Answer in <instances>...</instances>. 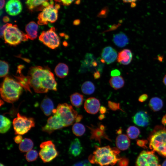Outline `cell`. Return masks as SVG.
I'll list each match as a JSON object with an SVG mask.
<instances>
[{"label":"cell","mask_w":166,"mask_h":166,"mask_svg":"<svg viewBox=\"0 0 166 166\" xmlns=\"http://www.w3.org/2000/svg\"><path fill=\"white\" fill-rule=\"evenodd\" d=\"M28 76L30 86L36 93H45L49 90H57L54 74L48 68L40 66L31 67Z\"/></svg>","instance_id":"6da1fadb"},{"label":"cell","mask_w":166,"mask_h":166,"mask_svg":"<svg viewBox=\"0 0 166 166\" xmlns=\"http://www.w3.org/2000/svg\"><path fill=\"white\" fill-rule=\"evenodd\" d=\"M96 149L89 157L91 164H96L101 166L113 165L120 160L118 155L120 151L118 148H111L109 146L99 147L95 146Z\"/></svg>","instance_id":"7a4b0ae2"},{"label":"cell","mask_w":166,"mask_h":166,"mask_svg":"<svg viewBox=\"0 0 166 166\" xmlns=\"http://www.w3.org/2000/svg\"><path fill=\"white\" fill-rule=\"evenodd\" d=\"M23 88L16 81L6 76L1 85V96L5 101L13 103L17 101L22 94Z\"/></svg>","instance_id":"3957f363"},{"label":"cell","mask_w":166,"mask_h":166,"mask_svg":"<svg viewBox=\"0 0 166 166\" xmlns=\"http://www.w3.org/2000/svg\"><path fill=\"white\" fill-rule=\"evenodd\" d=\"M149 147L159 154L166 157V128L162 125L155 126L149 136Z\"/></svg>","instance_id":"277c9868"},{"label":"cell","mask_w":166,"mask_h":166,"mask_svg":"<svg viewBox=\"0 0 166 166\" xmlns=\"http://www.w3.org/2000/svg\"><path fill=\"white\" fill-rule=\"evenodd\" d=\"M3 38L5 43L13 46L18 45L29 39L27 34L20 30L17 25L9 23L4 30Z\"/></svg>","instance_id":"5b68a950"},{"label":"cell","mask_w":166,"mask_h":166,"mask_svg":"<svg viewBox=\"0 0 166 166\" xmlns=\"http://www.w3.org/2000/svg\"><path fill=\"white\" fill-rule=\"evenodd\" d=\"M53 114H57L63 122L65 127L71 125L75 120L77 113L70 105L66 103L59 104Z\"/></svg>","instance_id":"8992f818"},{"label":"cell","mask_w":166,"mask_h":166,"mask_svg":"<svg viewBox=\"0 0 166 166\" xmlns=\"http://www.w3.org/2000/svg\"><path fill=\"white\" fill-rule=\"evenodd\" d=\"M13 124L15 134L20 135L27 133L35 125L33 118L22 115L19 113L13 120Z\"/></svg>","instance_id":"52a82bcc"},{"label":"cell","mask_w":166,"mask_h":166,"mask_svg":"<svg viewBox=\"0 0 166 166\" xmlns=\"http://www.w3.org/2000/svg\"><path fill=\"white\" fill-rule=\"evenodd\" d=\"M41 148L39 155L44 163L52 161L58 155L54 144L50 140L42 142L40 145Z\"/></svg>","instance_id":"ba28073f"},{"label":"cell","mask_w":166,"mask_h":166,"mask_svg":"<svg viewBox=\"0 0 166 166\" xmlns=\"http://www.w3.org/2000/svg\"><path fill=\"white\" fill-rule=\"evenodd\" d=\"M39 39L44 45L52 49L57 48L60 44L59 38L55 32L54 27H52L46 31H43L39 36Z\"/></svg>","instance_id":"9c48e42d"},{"label":"cell","mask_w":166,"mask_h":166,"mask_svg":"<svg viewBox=\"0 0 166 166\" xmlns=\"http://www.w3.org/2000/svg\"><path fill=\"white\" fill-rule=\"evenodd\" d=\"M58 10L53 4L44 8L38 16V24L43 25H47L49 22H55L57 19Z\"/></svg>","instance_id":"30bf717a"},{"label":"cell","mask_w":166,"mask_h":166,"mask_svg":"<svg viewBox=\"0 0 166 166\" xmlns=\"http://www.w3.org/2000/svg\"><path fill=\"white\" fill-rule=\"evenodd\" d=\"M135 166H160L158 157L154 151L144 150L140 152L136 160Z\"/></svg>","instance_id":"8fae6325"},{"label":"cell","mask_w":166,"mask_h":166,"mask_svg":"<svg viewBox=\"0 0 166 166\" xmlns=\"http://www.w3.org/2000/svg\"><path fill=\"white\" fill-rule=\"evenodd\" d=\"M64 127V125L59 117L53 113L48 118L46 124L42 127V130L43 131L50 134L54 131Z\"/></svg>","instance_id":"7c38bea8"},{"label":"cell","mask_w":166,"mask_h":166,"mask_svg":"<svg viewBox=\"0 0 166 166\" xmlns=\"http://www.w3.org/2000/svg\"><path fill=\"white\" fill-rule=\"evenodd\" d=\"M100 105V102L98 99L94 97H90L85 101L84 108L88 113L94 114L99 110Z\"/></svg>","instance_id":"4fadbf2b"},{"label":"cell","mask_w":166,"mask_h":166,"mask_svg":"<svg viewBox=\"0 0 166 166\" xmlns=\"http://www.w3.org/2000/svg\"><path fill=\"white\" fill-rule=\"evenodd\" d=\"M6 12L10 15L16 16L22 10V5L20 0H9L5 7Z\"/></svg>","instance_id":"5bb4252c"},{"label":"cell","mask_w":166,"mask_h":166,"mask_svg":"<svg viewBox=\"0 0 166 166\" xmlns=\"http://www.w3.org/2000/svg\"><path fill=\"white\" fill-rule=\"evenodd\" d=\"M117 53L112 47L109 46L104 48L101 52V57L107 64L114 62L117 57Z\"/></svg>","instance_id":"9a60e30c"},{"label":"cell","mask_w":166,"mask_h":166,"mask_svg":"<svg viewBox=\"0 0 166 166\" xmlns=\"http://www.w3.org/2000/svg\"><path fill=\"white\" fill-rule=\"evenodd\" d=\"M133 121L138 126L146 127L149 124L150 118L146 112L140 111L137 113L133 117Z\"/></svg>","instance_id":"2e32d148"},{"label":"cell","mask_w":166,"mask_h":166,"mask_svg":"<svg viewBox=\"0 0 166 166\" xmlns=\"http://www.w3.org/2000/svg\"><path fill=\"white\" fill-rule=\"evenodd\" d=\"M132 59V54L131 51L128 49H124L118 53L117 61L120 64L127 65L130 63Z\"/></svg>","instance_id":"e0dca14e"},{"label":"cell","mask_w":166,"mask_h":166,"mask_svg":"<svg viewBox=\"0 0 166 166\" xmlns=\"http://www.w3.org/2000/svg\"><path fill=\"white\" fill-rule=\"evenodd\" d=\"M82 149L83 148L79 139L76 138L71 141L69 147L68 152L71 155L77 157L81 154Z\"/></svg>","instance_id":"ac0fdd59"},{"label":"cell","mask_w":166,"mask_h":166,"mask_svg":"<svg viewBox=\"0 0 166 166\" xmlns=\"http://www.w3.org/2000/svg\"><path fill=\"white\" fill-rule=\"evenodd\" d=\"M130 141L127 135L121 134L117 136L116 139V144L117 148L121 150L128 149L130 146Z\"/></svg>","instance_id":"d6986e66"},{"label":"cell","mask_w":166,"mask_h":166,"mask_svg":"<svg viewBox=\"0 0 166 166\" xmlns=\"http://www.w3.org/2000/svg\"><path fill=\"white\" fill-rule=\"evenodd\" d=\"M40 107L44 114L46 116L50 115L54 109L53 101L46 96H45L42 100Z\"/></svg>","instance_id":"ffe728a7"},{"label":"cell","mask_w":166,"mask_h":166,"mask_svg":"<svg viewBox=\"0 0 166 166\" xmlns=\"http://www.w3.org/2000/svg\"><path fill=\"white\" fill-rule=\"evenodd\" d=\"M38 25L32 21L29 22L26 26L25 30L29 39L34 40L37 37Z\"/></svg>","instance_id":"44dd1931"},{"label":"cell","mask_w":166,"mask_h":166,"mask_svg":"<svg viewBox=\"0 0 166 166\" xmlns=\"http://www.w3.org/2000/svg\"><path fill=\"white\" fill-rule=\"evenodd\" d=\"M113 41L115 44L119 47H123L128 43L127 36L122 32H120L114 35Z\"/></svg>","instance_id":"7402d4cb"},{"label":"cell","mask_w":166,"mask_h":166,"mask_svg":"<svg viewBox=\"0 0 166 166\" xmlns=\"http://www.w3.org/2000/svg\"><path fill=\"white\" fill-rule=\"evenodd\" d=\"M69 70L67 65L62 63H58L54 69L56 75L60 78H64L66 77L68 73Z\"/></svg>","instance_id":"603a6c76"},{"label":"cell","mask_w":166,"mask_h":166,"mask_svg":"<svg viewBox=\"0 0 166 166\" xmlns=\"http://www.w3.org/2000/svg\"><path fill=\"white\" fill-rule=\"evenodd\" d=\"M17 73H19L20 76H14L16 79V81L26 91H29L31 93L28 76H24L21 73V71H18Z\"/></svg>","instance_id":"cb8c5ba5"},{"label":"cell","mask_w":166,"mask_h":166,"mask_svg":"<svg viewBox=\"0 0 166 166\" xmlns=\"http://www.w3.org/2000/svg\"><path fill=\"white\" fill-rule=\"evenodd\" d=\"M109 82L111 87L115 90L122 88L124 84V80L121 76L112 77Z\"/></svg>","instance_id":"d4e9b609"},{"label":"cell","mask_w":166,"mask_h":166,"mask_svg":"<svg viewBox=\"0 0 166 166\" xmlns=\"http://www.w3.org/2000/svg\"><path fill=\"white\" fill-rule=\"evenodd\" d=\"M162 100L158 97H153L151 98L149 102V106L150 109L154 112L160 110L163 106Z\"/></svg>","instance_id":"484cf974"},{"label":"cell","mask_w":166,"mask_h":166,"mask_svg":"<svg viewBox=\"0 0 166 166\" xmlns=\"http://www.w3.org/2000/svg\"><path fill=\"white\" fill-rule=\"evenodd\" d=\"M34 146V143L30 139L25 138L19 145V149L22 152H28L31 150Z\"/></svg>","instance_id":"4316f807"},{"label":"cell","mask_w":166,"mask_h":166,"mask_svg":"<svg viewBox=\"0 0 166 166\" xmlns=\"http://www.w3.org/2000/svg\"><path fill=\"white\" fill-rule=\"evenodd\" d=\"M90 130L91 135V138L92 139H95L96 140H100L101 138L107 137L105 133V130H102L99 127L95 128L94 127L87 126Z\"/></svg>","instance_id":"83f0119b"},{"label":"cell","mask_w":166,"mask_h":166,"mask_svg":"<svg viewBox=\"0 0 166 166\" xmlns=\"http://www.w3.org/2000/svg\"><path fill=\"white\" fill-rule=\"evenodd\" d=\"M72 104L77 108L80 107L83 104L84 97L83 95L78 93H75L70 96Z\"/></svg>","instance_id":"f1b7e54d"},{"label":"cell","mask_w":166,"mask_h":166,"mask_svg":"<svg viewBox=\"0 0 166 166\" xmlns=\"http://www.w3.org/2000/svg\"><path fill=\"white\" fill-rule=\"evenodd\" d=\"M48 0H26V4L28 9L33 11L35 9L39 7V10H42V6L45 2Z\"/></svg>","instance_id":"f546056e"},{"label":"cell","mask_w":166,"mask_h":166,"mask_svg":"<svg viewBox=\"0 0 166 166\" xmlns=\"http://www.w3.org/2000/svg\"><path fill=\"white\" fill-rule=\"evenodd\" d=\"M11 125L10 120L3 115L0 116V132L1 133H4L7 132L10 129Z\"/></svg>","instance_id":"4dcf8cb0"},{"label":"cell","mask_w":166,"mask_h":166,"mask_svg":"<svg viewBox=\"0 0 166 166\" xmlns=\"http://www.w3.org/2000/svg\"><path fill=\"white\" fill-rule=\"evenodd\" d=\"M82 93L86 95H89L93 94L95 90V86L91 81H87L84 82L81 86Z\"/></svg>","instance_id":"1f68e13d"},{"label":"cell","mask_w":166,"mask_h":166,"mask_svg":"<svg viewBox=\"0 0 166 166\" xmlns=\"http://www.w3.org/2000/svg\"><path fill=\"white\" fill-rule=\"evenodd\" d=\"M72 130L73 133L76 136H82L85 131L84 126L81 123H76L73 125Z\"/></svg>","instance_id":"d6a6232c"},{"label":"cell","mask_w":166,"mask_h":166,"mask_svg":"<svg viewBox=\"0 0 166 166\" xmlns=\"http://www.w3.org/2000/svg\"><path fill=\"white\" fill-rule=\"evenodd\" d=\"M126 132L127 136L129 138L134 139L138 137L140 131L137 127L134 126H131L127 128Z\"/></svg>","instance_id":"836d02e7"},{"label":"cell","mask_w":166,"mask_h":166,"mask_svg":"<svg viewBox=\"0 0 166 166\" xmlns=\"http://www.w3.org/2000/svg\"><path fill=\"white\" fill-rule=\"evenodd\" d=\"M0 77H1L6 76L9 70V66L8 63L3 60L0 61Z\"/></svg>","instance_id":"e575fe53"},{"label":"cell","mask_w":166,"mask_h":166,"mask_svg":"<svg viewBox=\"0 0 166 166\" xmlns=\"http://www.w3.org/2000/svg\"><path fill=\"white\" fill-rule=\"evenodd\" d=\"M38 153L35 150H31L25 154V156L26 160L29 162L34 161L37 158Z\"/></svg>","instance_id":"d590c367"},{"label":"cell","mask_w":166,"mask_h":166,"mask_svg":"<svg viewBox=\"0 0 166 166\" xmlns=\"http://www.w3.org/2000/svg\"><path fill=\"white\" fill-rule=\"evenodd\" d=\"M108 106L110 109L113 111L120 110L124 112L121 108L120 104L119 103H116L111 101H108Z\"/></svg>","instance_id":"8d00e7d4"},{"label":"cell","mask_w":166,"mask_h":166,"mask_svg":"<svg viewBox=\"0 0 166 166\" xmlns=\"http://www.w3.org/2000/svg\"><path fill=\"white\" fill-rule=\"evenodd\" d=\"M129 160L128 158L123 157L118 162V166H128Z\"/></svg>","instance_id":"74e56055"},{"label":"cell","mask_w":166,"mask_h":166,"mask_svg":"<svg viewBox=\"0 0 166 166\" xmlns=\"http://www.w3.org/2000/svg\"><path fill=\"white\" fill-rule=\"evenodd\" d=\"M89 161L84 160L77 162L72 166H92Z\"/></svg>","instance_id":"f35d334b"},{"label":"cell","mask_w":166,"mask_h":166,"mask_svg":"<svg viewBox=\"0 0 166 166\" xmlns=\"http://www.w3.org/2000/svg\"><path fill=\"white\" fill-rule=\"evenodd\" d=\"M56 2H58L61 4L65 6H68L71 4L75 0H54Z\"/></svg>","instance_id":"ab89813d"},{"label":"cell","mask_w":166,"mask_h":166,"mask_svg":"<svg viewBox=\"0 0 166 166\" xmlns=\"http://www.w3.org/2000/svg\"><path fill=\"white\" fill-rule=\"evenodd\" d=\"M147 143V141L144 140H139L137 141V144L139 146L143 147L146 148V145Z\"/></svg>","instance_id":"60d3db41"},{"label":"cell","mask_w":166,"mask_h":166,"mask_svg":"<svg viewBox=\"0 0 166 166\" xmlns=\"http://www.w3.org/2000/svg\"><path fill=\"white\" fill-rule=\"evenodd\" d=\"M14 142L17 144H20L23 140L22 136L20 135H18L14 138Z\"/></svg>","instance_id":"b9f144b4"},{"label":"cell","mask_w":166,"mask_h":166,"mask_svg":"<svg viewBox=\"0 0 166 166\" xmlns=\"http://www.w3.org/2000/svg\"><path fill=\"white\" fill-rule=\"evenodd\" d=\"M148 98V95L146 94H142L140 96L138 101L140 102H143L146 101Z\"/></svg>","instance_id":"7bdbcfd3"},{"label":"cell","mask_w":166,"mask_h":166,"mask_svg":"<svg viewBox=\"0 0 166 166\" xmlns=\"http://www.w3.org/2000/svg\"><path fill=\"white\" fill-rule=\"evenodd\" d=\"M121 74L120 71L118 69H115L112 70L111 72L110 75L112 77L119 76Z\"/></svg>","instance_id":"ee69618b"},{"label":"cell","mask_w":166,"mask_h":166,"mask_svg":"<svg viewBox=\"0 0 166 166\" xmlns=\"http://www.w3.org/2000/svg\"><path fill=\"white\" fill-rule=\"evenodd\" d=\"M124 3H131V6L134 7L136 6L135 2L139 0H122Z\"/></svg>","instance_id":"f6af8a7d"},{"label":"cell","mask_w":166,"mask_h":166,"mask_svg":"<svg viewBox=\"0 0 166 166\" xmlns=\"http://www.w3.org/2000/svg\"><path fill=\"white\" fill-rule=\"evenodd\" d=\"M8 23L2 26L0 29V37L1 38L3 37L4 32L5 29L8 25Z\"/></svg>","instance_id":"bcb514c9"},{"label":"cell","mask_w":166,"mask_h":166,"mask_svg":"<svg viewBox=\"0 0 166 166\" xmlns=\"http://www.w3.org/2000/svg\"><path fill=\"white\" fill-rule=\"evenodd\" d=\"M101 76V73L100 71L98 70H97L94 72L93 74V77L95 79H97L99 78Z\"/></svg>","instance_id":"7dc6e473"},{"label":"cell","mask_w":166,"mask_h":166,"mask_svg":"<svg viewBox=\"0 0 166 166\" xmlns=\"http://www.w3.org/2000/svg\"><path fill=\"white\" fill-rule=\"evenodd\" d=\"M106 108L104 106H101L99 109L100 113L101 114H104L106 113Z\"/></svg>","instance_id":"c3c4849f"},{"label":"cell","mask_w":166,"mask_h":166,"mask_svg":"<svg viewBox=\"0 0 166 166\" xmlns=\"http://www.w3.org/2000/svg\"><path fill=\"white\" fill-rule=\"evenodd\" d=\"M83 116L82 115H77V116L76 119H75V121L76 122V123H78L79 122H80L81 119H82Z\"/></svg>","instance_id":"681fc988"},{"label":"cell","mask_w":166,"mask_h":166,"mask_svg":"<svg viewBox=\"0 0 166 166\" xmlns=\"http://www.w3.org/2000/svg\"><path fill=\"white\" fill-rule=\"evenodd\" d=\"M0 9H2L4 7L5 4V0H0Z\"/></svg>","instance_id":"f907efd6"},{"label":"cell","mask_w":166,"mask_h":166,"mask_svg":"<svg viewBox=\"0 0 166 166\" xmlns=\"http://www.w3.org/2000/svg\"><path fill=\"white\" fill-rule=\"evenodd\" d=\"M2 20L4 22H7L10 21V18L7 16L3 17Z\"/></svg>","instance_id":"816d5d0a"},{"label":"cell","mask_w":166,"mask_h":166,"mask_svg":"<svg viewBox=\"0 0 166 166\" xmlns=\"http://www.w3.org/2000/svg\"><path fill=\"white\" fill-rule=\"evenodd\" d=\"M80 21L79 19H76L73 22V24L75 26H78L80 24Z\"/></svg>","instance_id":"f5cc1de1"},{"label":"cell","mask_w":166,"mask_h":166,"mask_svg":"<svg viewBox=\"0 0 166 166\" xmlns=\"http://www.w3.org/2000/svg\"><path fill=\"white\" fill-rule=\"evenodd\" d=\"M162 123L164 125H166V114L162 118Z\"/></svg>","instance_id":"db71d44e"},{"label":"cell","mask_w":166,"mask_h":166,"mask_svg":"<svg viewBox=\"0 0 166 166\" xmlns=\"http://www.w3.org/2000/svg\"><path fill=\"white\" fill-rule=\"evenodd\" d=\"M105 115L104 114H101L98 117V119L100 120H102L105 118Z\"/></svg>","instance_id":"11a10c76"},{"label":"cell","mask_w":166,"mask_h":166,"mask_svg":"<svg viewBox=\"0 0 166 166\" xmlns=\"http://www.w3.org/2000/svg\"><path fill=\"white\" fill-rule=\"evenodd\" d=\"M163 82L165 85L166 86V74L164 76L163 79Z\"/></svg>","instance_id":"9f6ffc18"},{"label":"cell","mask_w":166,"mask_h":166,"mask_svg":"<svg viewBox=\"0 0 166 166\" xmlns=\"http://www.w3.org/2000/svg\"><path fill=\"white\" fill-rule=\"evenodd\" d=\"M122 129H121V128H120L117 131V133L118 134H121V133H122Z\"/></svg>","instance_id":"6f0895ef"},{"label":"cell","mask_w":166,"mask_h":166,"mask_svg":"<svg viewBox=\"0 0 166 166\" xmlns=\"http://www.w3.org/2000/svg\"><path fill=\"white\" fill-rule=\"evenodd\" d=\"M161 166H166V159L163 162Z\"/></svg>","instance_id":"680465c9"},{"label":"cell","mask_w":166,"mask_h":166,"mask_svg":"<svg viewBox=\"0 0 166 166\" xmlns=\"http://www.w3.org/2000/svg\"><path fill=\"white\" fill-rule=\"evenodd\" d=\"M65 46H67V43L66 42H64V45Z\"/></svg>","instance_id":"91938a15"},{"label":"cell","mask_w":166,"mask_h":166,"mask_svg":"<svg viewBox=\"0 0 166 166\" xmlns=\"http://www.w3.org/2000/svg\"><path fill=\"white\" fill-rule=\"evenodd\" d=\"M0 166H5V165L3 164L2 163H0Z\"/></svg>","instance_id":"94428289"}]
</instances>
